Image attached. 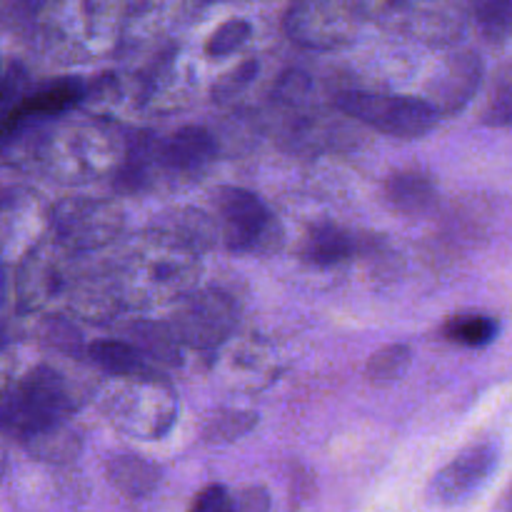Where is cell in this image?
Returning <instances> with one entry per match:
<instances>
[{
  "label": "cell",
  "mask_w": 512,
  "mask_h": 512,
  "mask_svg": "<svg viewBox=\"0 0 512 512\" xmlns=\"http://www.w3.org/2000/svg\"><path fill=\"white\" fill-rule=\"evenodd\" d=\"M233 328V305L215 293L198 295L178 318V333L193 348H213Z\"/></svg>",
  "instance_id": "obj_7"
},
{
  "label": "cell",
  "mask_w": 512,
  "mask_h": 512,
  "mask_svg": "<svg viewBox=\"0 0 512 512\" xmlns=\"http://www.w3.org/2000/svg\"><path fill=\"white\" fill-rule=\"evenodd\" d=\"M255 75H258V60H245L243 65H238V68L233 70V73H228L220 80L218 88H215V95H218L220 100L230 98V95L240 93L245 85L253 83Z\"/></svg>",
  "instance_id": "obj_21"
},
{
  "label": "cell",
  "mask_w": 512,
  "mask_h": 512,
  "mask_svg": "<svg viewBox=\"0 0 512 512\" xmlns=\"http://www.w3.org/2000/svg\"><path fill=\"white\" fill-rule=\"evenodd\" d=\"M60 235L73 248H98L118 230V210L103 203H65L58 218Z\"/></svg>",
  "instance_id": "obj_8"
},
{
  "label": "cell",
  "mask_w": 512,
  "mask_h": 512,
  "mask_svg": "<svg viewBox=\"0 0 512 512\" xmlns=\"http://www.w3.org/2000/svg\"><path fill=\"white\" fill-rule=\"evenodd\" d=\"M358 28L353 0H293L285 13V33L305 48H335Z\"/></svg>",
  "instance_id": "obj_3"
},
{
  "label": "cell",
  "mask_w": 512,
  "mask_h": 512,
  "mask_svg": "<svg viewBox=\"0 0 512 512\" xmlns=\"http://www.w3.org/2000/svg\"><path fill=\"white\" fill-rule=\"evenodd\" d=\"M90 358L105 373L120 375V378H130V375L135 378L143 373V355L133 345L120 343V340H98L90 345Z\"/></svg>",
  "instance_id": "obj_15"
},
{
  "label": "cell",
  "mask_w": 512,
  "mask_h": 512,
  "mask_svg": "<svg viewBox=\"0 0 512 512\" xmlns=\"http://www.w3.org/2000/svg\"><path fill=\"white\" fill-rule=\"evenodd\" d=\"M215 153H218V143L213 133L198 125H188L160 145L158 158L173 170H198L208 160H213Z\"/></svg>",
  "instance_id": "obj_11"
},
{
  "label": "cell",
  "mask_w": 512,
  "mask_h": 512,
  "mask_svg": "<svg viewBox=\"0 0 512 512\" xmlns=\"http://www.w3.org/2000/svg\"><path fill=\"white\" fill-rule=\"evenodd\" d=\"M410 360H413V355L405 345H388L368 360V378L378 380V383L400 378L408 370Z\"/></svg>",
  "instance_id": "obj_19"
},
{
  "label": "cell",
  "mask_w": 512,
  "mask_h": 512,
  "mask_svg": "<svg viewBox=\"0 0 512 512\" xmlns=\"http://www.w3.org/2000/svg\"><path fill=\"white\" fill-rule=\"evenodd\" d=\"M53 10L68 33H78L88 43L108 38L118 18L115 0H55Z\"/></svg>",
  "instance_id": "obj_9"
},
{
  "label": "cell",
  "mask_w": 512,
  "mask_h": 512,
  "mask_svg": "<svg viewBox=\"0 0 512 512\" xmlns=\"http://www.w3.org/2000/svg\"><path fill=\"white\" fill-rule=\"evenodd\" d=\"M190 512H235L233 495L225 485H208L190 505Z\"/></svg>",
  "instance_id": "obj_22"
},
{
  "label": "cell",
  "mask_w": 512,
  "mask_h": 512,
  "mask_svg": "<svg viewBox=\"0 0 512 512\" xmlns=\"http://www.w3.org/2000/svg\"><path fill=\"white\" fill-rule=\"evenodd\" d=\"M83 98V85L78 80H60V83L48 85V88L38 90L30 98L20 100L5 118V125L0 130L10 128V125L20 123L25 118H38V115H58L73 108L78 100Z\"/></svg>",
  "instance_id": "obj_12"
},
{
  "label": "cell",
  "mask_w": 512,
  "mask_h": 512,
  "mask_svg": "<svg viewBox=\"0 0 512 512\" xmlns=\"http://www.w3.org/2000/svg\"><path fill=\"white\" fill-rule=\"evenodd\" d=\"M388 198L405 213H420L433 200V185L428 175L400 173L388 180Z\"/></svg>",
  "instance_id": "obj_16"
},
{
  "label": "cell",
  "mask_w": 512,
  "mask_h": 512,
  "mask_svg": "<svg viewBox=\"0 0 512 512\" xmlns=\"http://www.w3.org/2000/svg\"><path fill=\"white\" fill-rule=\"evenodd\" d=\"M250 33H253V25L243 18H233V20H225L218 30L208 38L205 43V53L210 58H223V55L235 53L238 48H243L248 43Z\"/></svg>",
  "instance_id": "obj_18"
},
{
  "label": "cell",
  "mask_w": 512,
  "mask_h": 512,
  "mask_svg": "<svg viewBox=\"0 0 512 512\" xmlns=\"http://www.w3.org/2000/svg\"><path fill=\"white\" fill-rule=\"evenodd\" d=\"M68 410L70 398L63 378L40 365L0 398V430L13 438H35L58 428Z\"/></svg>",
  "instance_id": "obj_1"
},
{
  "label": "cell",
  "mask_w": 512,
  "mask_h": 512,
  "mask_svg": "<svg viewBox=\"0 0 512 512\" xmlns=\"http://www.w3.org/2000/svg\"><path fill=\"white\" fill-rule=\"evenodd\" d=\"M365 10L388 28L428 40L448 38L463 25L458 0H365Z\"/></svg>",
  "instance_id": "obj_4"
},
{
  "label": "cell",
  "mask_w": 512,
  "mask_h": 512,
  "mask_svg": "<svg viewBox=\"0 0 512 512\" xmlns=\"http://www.w3.org/2000/svg\"><path fill=\"white\" fill-rule=\"evenodd\" d=\"M480 80V60L478 55H460L448 65L443 75L430 83L433 100H425L435 113L440 110H458L470 95L475 93Z\"/></svg>",
  "instance_id": "obj_10"
},
{
  "label": "cell",
  "mask_w": 512,
  "mask_h": 512,
  "mask_svg": "<svg viewBox=\"0 0 512 512\" xmlns=\"http://www.w3.org/2000/svg\"><path fill=\"white\" fill-rule=\"evenodd\" d=\"M338 108L353 115L360 123L370 125L378 133L395 138H420L430 133L438 123V113L425 100L408 95H378V93H343Z\"/></svg>",
  "instance_id": "obj_2"
},
{
  "label": "cell",
  "mask_w": 512,
  "mask_h": 512,
  "mask_svg": "<svg viewBox=\"0 0 512 512\" xmlns=\"http://www.w3.org/2000/svg\"><path fill=\"white\" fill-rule=\"evenodd\" d=\"M255 425L253 413H225L210 418L208 428H205V438L213 443H223V440H235L240 435L248 433Z\"/></svg>",
  "instance_id": "obj_20"
},
{
  "label": "cell",
  "mask_w": 512,
  "mask_h": 512,
  "mask_svg": "<svg viewBox=\"0 0 512 512\" xmlns=\"http://www.w3.org/2000/svg\"><path fill=\"white\" fill-rule=\"evenodd\" d=\"M108 478L125 498H143V495L153 493L155 485L160 480L158 465L148 463L143 458H130V455H120V458L110 460Z\"/></svg>",
  "instance_id": "obj_13"
},
{
  "label": "cell",
  "mask_w": 512,
  "mask_h": 512,
  "mask_svg": "<svg viewBox=\"0 0 512 512\" xmlns=\"http://www.w3.org/2000/svg\"><path fill=\"white\" fill-rule=\"evenodd\" d=\"M220 218L225 243L238 253L258 248L260 240L273 228V215L268 213L263 200L243 188H225L220 193Z\"/></svg>",
  "instance_id": "obj_6"
},
{
  "label": "cell",
  "mask_w": 512,
  "mask_h": 512,
  "mask_svg": "<svg viewBox=\"0 0 512 512\" xmlns=\"http://www.w3.org/2000/svg\"><path fill=\"white\" fill-rule=\"evenodd\" d=\"M498 445L480 443L450 460L430 483V500L438 505H463L488 485L498 468Z\"/></svg>",
  "instance_id": "obj_5"
},
{
  "label": "cell",
  "mask_w": 512,
  "mask_h": 512,
  "mask_svg": "<svg viewBox=\"0 0 512 512\" xmlns=\"http://www.w3.org/2000/svg\"><path fill=\"white\" fill-rule=\"evenodd\" d=\"M353 250L350 235L343 233L335 225H318L308 233L303 245V255L308 263L318 265V268H330L335 263H343Z\"/></svg>",
  "instance_id": "obj_14"
},
{
  "label": "cell",
  "mask_w": 512,
  "mask_h": 512,
  "mask_svg": "<svg viewBox=\"0 0 512 512\" xmlns=\"http://www.w3.org/2000/svg\"><path fill=\"white\" fill-rule=\"evenodd\" d=\"M445 335H448V340L465 345V348H483L495 340L498 323L488 315H460L445 325Z\"/></svg>",
  "instance_id": "obj_17"
},
{
  "label": "cell",
  "mask_w": 512,
  "mask_h": 512,
  "mask_svg": "<svg viewBox=\"0 0 512 512\" xmlns=\"http://www.w3.org/2000/svg\"><path fill=\"white\" fill-rule=\"evenodd\" d=\"M235 512H270V495L265 488H245L238 495H233Z\"/></svg>",
  "instance_id": "obj_23"
}]
</instances>
